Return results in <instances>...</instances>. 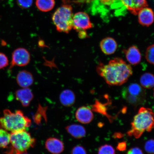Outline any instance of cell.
I'll list each match as a JSON object with an SVG mask.
<instances>
[{
  "label": "cell",
  "instance_id": "18",
  "mask_svg": "<svg viewBox=\"0 0 154 154\" xmlns=\"http://www.w3.org/2000/svg\"><path fill=\"white\" fill-rule=\"evenodd\" d=\"M60 100L62 105L66 107H70L74 104L75 101V96L72 90H63L60 96Z\"/></svg>",
  "mask_w": 154,
  "mask_h": 154
},
{
  "label": "cell",
  "instance_id": "3",
  "mask_svg": "<svg viewBox=\"0 0 154 154\" xmlns=\"http://www.w3.org/2000/svg\"><path fill=\"white\" fill-rule=\"evenodd\" d=\"M31 123L30 119L20 110L13 112L5 109L3 116L0 117V127L11 133L26 130Z\"/></svg>",
  "mask_w": 154,
  "mask_h": 154
},
{
  "label": "cell",
  "instance_id": "14",
  "mask_svg": "<svg viewBox=\"0 0 154 154\" xmlns=\"http://www.w3.org/2000/svg\"><path fill=\"white\" fill-rule=\"evenodd\" d=\"M100 47L101 51L105 54L110 55L114 54L117 48V44L112 38H104L100 43Z\"/></svg>",
  "mask_w": 154,
  "mask_h": 154
},
{
  "label": "cell",
  "instance_id": "27",
  "mask_svg": "<svg viewBox=\"0 0 154 154\" xmlns=\"http://www.w3.org/2000/svg\"><path fill=\"white\" fill-rule=\"evenodd\" d=\"M71 154H87L86 149L81 145H77L73 148Z\"/></svg>",
  "mask_w": 154,
  "mask_h": 154
},
{
  "label": "cell",
  "instance_id": "20",
  "mask_svg": "<svg viewBox=\"0 0 154 154\" xmlns=\"http://www.w3.org/2000/svg\"><path fill=\"white\" fill-rule=\"evenodd\" d=\"M140 84L143 88L150 89L154 86V75L150 73L142 75L140 79Z\"/></svg>",
  "mask_w": 154,
  "mask_h": 154
},
{
  "label": "cell",
  "instance_id": "13",
  "mask_svg": "<svg viewBox=\"0 0 154 154\" xmlns=\"http://www.w3.org/2000/svg\"><path fill=\"white\" fill-rule=\"evenodd\" d=\"M127 60L131 64L136 65L139 64L141 60V55L138 48L132 46L127 49L123 50Z\"/></svg>",
  "mask_w": 154,
  "mask_h": 154
},
{
  "label": "cell",
  "instance_id": "12",
  "mask_svg": "<svg viewBox=\"0 0 154 154\" xmlns=\"http://www.w3.org/2000/svg\"><path fill=\"white\" fill-rule=\"evenodd\" d=\"M138 22L142 26L148 27L153 23L154 14L151 8L144 7L138 11Z\"/></svg>",
  "mask_w": 154,
  "mask_h": 154
},
{
  "label": "cell",
  "instance_id": "22",
  "mask_svg": "<svg viewBox=\"0 0 154 154\" xmlns=\"http://www.w3.org/2000/svg\"><path fill=\"white\" fill-rule=\"evenodd\" d=\"M11 133L0 127V148L8 147L10 143Z\"/></svg>",
  "mask_w": 154,
  "mask_h": 154
},
{
  "label": "cell",
  "instance_id": "26",
  "mask_svg": "<svg viewBox=\"0 0 154 154\" xmlns=\"http://www.w3.org/2000/svg\"><path fill=\"white\" fill-rule=\"evenodd\" d=\"M17 4L23 9H28L31 6L33 0H17Z\"/></svg>",
  "mask_w": 154,
  "mask_h": 154
},
{
  "label": "cell",
  "instance_id": "16",
  "mask_svg": "<svg viewBox=\"0 0 154 154\" xmlns=\"http://www.w3.org/2000/svg\"><path fill=\"white\" fill-rule=\"evenodd\" d=\"M17 83L21 87L28 88L33 83L34 79L30 72L26 70L19 72L17 77Z\"/></svg>",
  "mask_w": 154,
  "mask_h": 154
},
{
  "label": "cell",
  "instance_id": "23",
  "mask_svg": "<svg viewBox=\"0 0 154 154\" xmlns=\"http://www.w3.org/2000/svg\"><path fill=\"white\" fill-rule=\"evenodd\" d=\"M145 58L148 62L154 65V44L147 48L145 53Z\"/></svg>",
  "mask_w": 154,
  "mask_h": 154
},
{
  "label": "cell",
  "instance_id": "34",
  "mask_svg": "<svg viewBox=\"0 0 154 154\" xmlns=\"http://www.w3.org/2000/svg\"><path fill=\"white\" fill-rule=\"evenodd\" d=\"M21 154H30L28 153H27V152H24V153H23Z\"/></svg>",
  "mask_w": 154,
  "mask_h": 154
},
{
  "label": "cell",
  "instance_id": "25",
  "mask_svg": "<svg viewBox=\"0 0 154 154\" xmlns=\"http://www.w3.org/2000/svg\"><path fill=\"white\" fill-rule=\"evenodd\" d=\"M144 149L149 154H154V140L151 139L146 141Z\"/></svg>",
  "mask_w": 154,
  "mask_h": 154
},
{
  "label": "cell",
  "instance_id": "29",
  "mask_svg": "<svg viewBox=\"0 0 154 154\" xmlns=\"http://www.w3.org/2000/svg\"><path fill=\"white\" fill-rule=\"evenodd\" d=\"M127 154H143L142 150L137 147L131 148L127 152Z\"/></svg>",
  "mask_w": 154,
  "mask_h": 154
},
{
  "label": "cell",
  "instance_id": "24",
  "mask_svg": "<svg viewBox=\"0 0 154 154\" xmlns=\"http://www.w3.org/2000/svg\"><path fill=\"white\" fill-rule=\"evenodd\" d=\"M98 153V154H115V151L112 146L106 144L99 148Z\"/></svg>",
  "mask_w": 154,
  "mask_h": 154
},
{
  "label": "cell",
  "instance_id": "6",
  "mask_svg": "<svg viewBox=\"0 0 154 154\" xmlns=\"http://www.w3.org/2000/svg\"><path fill=\"white\" fill-rule=\"evenodd\" d=\"M122 97L130 105L137 106L145 103L146 94L141 86L136 83H132L123 88Z\"/></svg>",
  "mask_w": 154,
  "mask_h": 154
},
{
  "label": "cell",
  "instance_id": "17",
  "mask_svg": "<svg viewBox=\"0 0 154 154\" xmlns=\"http://www.w3.org/2000/svg\"><path fill=\"white\" fill-rule=\"evenodd\" d=\"M66 130L72 137L81 139L86 134V131L84 127L79 124H72L66 127Z\"/></svg>",
  "mask_w": 154,
  "mask_h": 154
},
{
  "label": "cell",
  "instance_id": "9",
  "mask_svg": "<svg viewBox=\"0 0 154 154\" xmlns=\"http://www.w3.org/2000/svg\"><path fill=\"white\" fill-rule=\"evenodd\" d=\"M123 11L127 9L133 14H138V11L147 7L146 0H119Z\"/></svg>",
  "mask_w": 154,
  "mask_h": 154
},
{
  "label": "cell",
  "instance_id": "31",
  "mask_svg": "<svg viewBox=\"0 0 154 154\" xmlns=\"http://www.w3.org/2000/svg\"><path fill=\"white\" fill-rule=\"evenodd\" d=\"M116 0H96L98 2H100L102 5L106 6H111Z\"/></svg>",
  "mask_w": 154,
  "mask_h": 154
},
{
  "label": "cell",
  "instance_id": "1",
  "mask_svg": "<svg viewBox=\"0 0 154 154\" xmlns=\"http://www.w3.org/2000/svg\"><path fill=\"white\" fill-rule=\"evenodd\" d=\"M96 70L98 74L111 86L122 85L133 74L131 65L119 57L111 60L107 64L100 63Z\"/></svg>",
  "mask_w": 154,
  "mask_h": 154
},
{
  "label": "cell",
  "instance_id": "4",
  "mask_svg": "<svg viewBox=\"0 0 154 154\" xmlns=\"http://www.w3.org/2000/svg\"><path fill=\"white\" fill-rule=\"evenodd\" d=\"M36 140L26 130L11 133V149L7 154H21L30 148L33 147Z\"/></svg>",
  "mask_w": 154,
  "mask_h": 154
},
{
  "label": "cell",
  "instance_id": "2",
  "mask_svg": "<svg viewBox=\"0 0 154 154\" xmlns=\"http://www.w3.org/2000/svg\"><path fill=\"white\" fill-rule=\"evenodd\" d=\"M131 128L127 134L136 138L141 137L144 132H149L154 128V113L151 109L141 107L134 117Z\"/></svg>",
  "mask_w": 154,
  "mask_h": 154
},
{
  "label": "cell",
  "instance_id": "7",
  "mask_svg": "<svg viewBox=\"0 0 154 154\" xmlns=\"http://www.w3.org/2000/svg\"><path fill=\"white\" fill-rule=\"evenodd\" d=\"M73 28L79 32L93 27L90 17L84 12L76 13L73 17Z\"/></svg>",
  "mask_w": 154,
  "mask_h": 154
},
{
  "label": "cell",
  "instance_id": "28",
  "mask_svg": "<svg viewBox=\"0 0 154 154\" xmlns=\"http://www.w3.org/2000/svg\"><path fill=\"white\" fill-rule=\"evenodd\" d=\"M8 65V60L5 54L0 53V69L5 68Z\"/></svg>",
  "mask_w": 154,
  "mask_h": 154
},
{
  "label": "cell",
  "instance_id": "35",
  "mask_svg": "<svg viewBox=\"0 0 154 154\" xmlns=\"http://www.w3.org/2000/svg\"><path fill=\"white\" fill-rule=\"evenodd\" d=\"M153 95H154V89Z\"/></svg>",
  "mask_w": 154,
  "mask_h": 154
},
{
  "label": "cell",
  "instance_id": "21",
  "mask_svg": "<svg viewBox=\"0 0 154 154\" xmlns=\"http://www.w3.org/2000/svg\"><path fill=\"white\" fill-rule=\"evenodd\" d=\"M106 105V104L102 103L98 100H96L95 103L92 106L91 110L105 116L111 121L113 117L107 113Z\"/></svg>",
  "mask_w": 154,
  "mask_h": 154
},
{
  "label": "cell",
  "instance_id": "5",
  "mask_svg": "<svg viewBox=\"0 0 154 154\" xmlns=\"http://www.w3.org/2000/svg\"><path fill=\"white\" fill-rule=\"evenodd\" d=\"M72 7L70 5H63L55 11L52 20L58 32L69 33L73 28Z\"/></svg>",
  "mask_w": 154,
  "mask_h": 154
},
{
  "label": "cell",
  "instance_id": "8",
  "mask_svg": "<svg viewBox=\"0 0 154 154\" xmlns=\"http://www.w3.org/2000/svg\"><path fill=\"white\" fill-rule=\"evenodd\" d=\"M30 60V54L27 50L23 48H18L13 53L10 68L15 66H26L29 63Z\"/></svg>",
  "mask_w": 154,
  "mask_h": 154
},
{
  "label": "cell",
  "instance_id": "19",
  "mask_svg": "<svg viewBox=\"0 0 154 154\" xmlns=\"http://www.w3.org/2000/svg\"><path fill=\"white\" fill-rule=\"evenodd\" d=\"M55 0H36V5L40 11L48 12L54 8Z\"/></svg>",
  "mask_w": 154,
  "mask_h": 154
},
{
  "label": "cell",
  "instance_id": "15",
  "mask_svg": "<svg viewBox=\"0 0 154 154\" xmlns=\"http://www.w3.org/2000/svg\"><path fill=\"white\" fill-rule=\"evenodd\" d=\"M16 99L20 102L24 107L29 105L34 98L31 90L28 88H24L19 90L15 93Z\"/></svg>",
  "mask_w": 154,
  "mask_h": 154
},
{
  "label": "cell",
  "instance_id": "33",
  "mask_svg": "<svg viewBox=\"0 0 154 154\" xmlns=\"http://www.w3.org/2000/svg\"><path fill=\"white\" fill-rule=\"evenodd\" d=\"M123 136V134L120 132L116 133L114 134V137L115 138H121Z\"/></svg>",
  "mask_w": 154,
  "mask_h": 154
},
{
  "label": "cell",
  "instance_id": "10",
  "mask_svg": "<svg viewBox=\"0 0 154 154\" xmlns=\"http://www.w3.org/2000/svg\"><path fill=\"white\" fill-rule=\"evenodd\" d=\"M75 117L78 122L84 124H89L93 120L94 116L92 110L90 108L82 106L77 109Z\"/></svg>",
  "mask_w": 154,
  "mask_h": 154
},
{
  "label": "cell",
  "instance_id": "32",
  "mask_svg": "<svg viewBox=\"0 0 154 154\" xmlns=\"http://www.w3.org/2000/svg\"><path fill=\"white\" fill-rule=\"evenodd\" d=\"M79 36L80 38H84L88 37L86 31L79 32Z\"/></svg>",
  "mask_w": 154,
  "mask_h": 154
},
{
  "label": "cell",
  "instance_id": "11",
  "mask_svg": "<svg viewBox=\"0 0 154 154\" xmlns=\"http://www.w3.org/2000/svg\"><path fill=\"white\" fill-rule=\"evenodd\" d=\"M45 147L49 152L53 154H60L64 149L62 141L55 137H50L46 140Z\"/></svg>",
  "mask_w": 154,
  "mask_h": 154
},
{
  "label": "cell",
  "instance_id": "30",
  "mask_svg": "<svg viewBox=\"0 0 154 154\" xmlns=\"http://www.w3.org/2000/svg\"><path fill=\"white\" fill-rule=\"evenodd\" d=\"M127 148L126 142L123 141L119 143L117 146L116 149L120 151H126Z\"/></svg>",
  "mask_w": 154,
  "mask_h": 154
}]
</instances>
